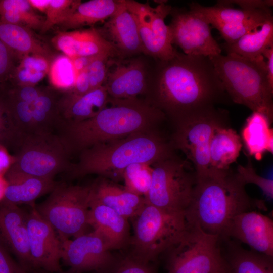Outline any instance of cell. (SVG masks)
<instances>
[{"label": "cell", "instance_id": "836d02e7", "mask_svg": "<svg viewBox=\"0 0 273 273\" xmlns=\"http://www.w3.org/2000/svg\"><path fill=\"white\" fill-rule=\"evenodd\" d=\"M12 122L24 139L34 134L32 106L6 93L1 87Z\"/></svg>", "mask_w": 273, "mask_h": 273}, {"label": "cell", "instance_id": "2e32d148", "mask_svg": "<svg viewBox=\"0 0 273 273\" xmlns=\"http://www.w3.org/2000/svg\"><path fill=\"white\" fill-rule=\"evenodd\" d=\"M27 211L18 205L0 201V240L27 271H33L30 256Z\"/></svg>", "mask_w": 273, "mask_h": 273}, {"label": "cell", "instance_id": "6f0895ef", "mask_svg": "<svg viewBox=\"0 0 273 273\" xmlns=\"http://www.w3.org/2000/svg\"><path fill=\"white\" fill-rule=\"evenodd\" d=\"M1 84H0V87H1Z\"/></svg>", "mask_w": 273, "mask_h": 273}, {"label": "cell", "instance_id": "9f6ffc18", "mask_svg": "<svg viewBox=\"0 0 273 273\" xmlns=\"http://www.w3.org/2000/svg\"><path fill=\"white\" fill-rule=\"evenodd\" d=\"M29 273H80V272H78L71 269L68 268V270H63L62 269L60 271L54 272H48V271H43L41 270H35L31 272H30Z\"/></svg>", "mask_w": 273, "mask_h": 273}, {"label": "cell", "instance_id": "4316f807", "mask_svg": "<svg viewBox=\"0 0 273 273\" xmlns=\"http://www.w3.org/2000/svg\"><path fill=\"white\" fill-rule=\"evenodd\" d=\"M241 138L232 128L222 125L211 136L209 148L210 168L225 170L236 161L242 149Z\"/></svg>", "mask_w": 273, "mask_h": 273}, {"label": "cell", "instance_id": "4fadbf2b", "mask_svg": "<svg viewBox=\"0 0 273 273\" xmlns=\"http://www.w3.org/2000/svg\"><path fill=\"white\" fill-rule=\"evenodd\" d=\"M61 262L80 273H115L121 259L109 250L103 239L94 231L72 240H60Z\"/></svg>", "mask_w": 273, "mask_h": 273}, {"label": "cell", "instance_id": "bcb514c9", "mask_svg": "<svg viewBox=\"0 0 273 273\" xmlns=\"http://www.w3.org/2000/svg\"><path fill=\"white\" fill-rule=\"evenodd\" d=\"M9 252L0 240V273H29L13 259Z\"/></svg>", "mask_w": 273, "mask_h": 273}, {"label": "cell", "instance_id": "7bdbcfd3", "mask_svg": "<svg viewBox=\"0 0 273 273\" xmlns=\"http://www.w3.org/2000/svg\"><path fill=\"white\" fill-rule=\"evenodd\" d=\"M2 88L8 95L19 100L33 104L42 93L44 88L35 86L13 85L7 87L2 85Z\"/></svg>", "mask_w": 273, "mask_h": 273}, {"label": "cell", "instance_id": "484cf974", "mask_svg": "<svg viewBox=\"0 0 273 273\" xmlns=\"http://www.w3.org/2000/svg\"><path fill=\"white\" fill-rule=\"evenodd\" d=\"M0 39L16 58L27 55L42 56L47 59L51 51L33 33L31 29L0 21Z\"/></svg>", "mask_w": 273, "mask_h": 273}, {"label": "cell", "instance_id": "ee69618b", "mask_svg": "<svg viewBox=\"0 0 273 273\" xmlns=\"http://www.w3.org/2000/svg\"><path fill=\"white\" fill-rule=\"evenodd\" d=\"M16 57L0 39V84H6L9 81L16 67Z\"/></svg>", "mask_w": 273, "mask_h": 273}, {"label": "cell", "instance_id": "816d5d0a", "mask_svg": "<svg viewBox=\"0 0 273 273\" xmlns=\"http://www.w3.org/2000/svg\"><path fill=\"white\" fill-rule=\"evenodd\" d=\"M262 56L267 60L265 61L267 79L270 87L273 89V47L267 49Z\"/></svg>", "mask_w": 273, "mask_h": 273}, {"label": "cell", "instance_id": "83f0119b", "mask_svg": "<svg viewBox=\"0 0 273 273\" xmlns=\"http://www.w3.org/2000/svg\"><path fill=\"white\" fill-rule=\"evenodd\" d=\"M226 54H232L241 57L255 60L263 56V52L273 47L272 16L265 20L257 30L249 32L232 43L220 45Z\"/></svg>", "mask_w": 273, "mask_h": 273}, {"label": "cell", "instance_id": "4dcf8cb0", "mask_svg": "<svg viewBox=\"0 0 273 273\" xmlns=\"http://www.w3.org/2000/svg\"><path fill=\"white\" fill-rule=\"evenodd\" d=\"M60 95L51 88H44L32 104L34 134H56L62 121L58 102Z\"/></svg>", "mask_w": 273, "mask_h": 273}, {"label": "cell", "instance_id": "f907efd6", "mask_svg": "<svg viewBox=\"0 0 273 273\" xmlns=\"http://www.w3.org/2000/svg\"><path fill=\"white\" fill-rule=\"evenodd\" d=\"M15 156L9 150L0 145V175L4 176L15 162Z\"/></svg>", "mask_w": 273, "mask_h": 273}, {"label": "cell", "instance_id": "9a60e30c", "mask_svg": "<svg viewBox=\"0 0 273 273\" xmlns=\"http://www.w3.org/2000/svg\"><path fill=\"white\" fill-rule=\"evenodd\" d=\"M35 205H30L27 211L29 249L33 270L60 271L61 240L53 228L38 213Z\"/></svg>", "mask_w": 273, "mask_h": 273}, {"label": "cell", "instance_id": "9c48e42d", "mask_svg": "<svg viewBox=\"0 0 273 273\" xmlns=\"http://www.w3.org/2000/svg\"><path fill=\"white\" fill-rule=\"evenodd\" d=\"M226 112L214 106L198 110L176 117L173 145L180 150L192 162L196 177L210 169L209 148L215 129L224 125Z\"/></svg>", "mask_w": 273, "mask_h": 273}, {"label": "cell", "instance_id": "d590c367", "mask_svg": "<svg viewBox=\"0 0 273 273\" xmlns=\"http://www.w3.org/2000/svg\"><path fill=\"white\" fill-rule=\"evenodd\" d=\"M152 168L145 163H134L124 170V188L138 195L145 197L151 185Z\"/></svg>", "mask_w": 273, "mask_h": 273}, {"label": "cell", "instance_id": "7c38bea8", "mask_svg": "<svg viewBox=\"0 0 273 273\" xmlns=\"http://www.w3.org/2000/svg\"><path fill=\"white\" fill-rule=\"evenodd\" d=\"M166 2L152 8L148 3L124 0L136 19L144 53L160 61L170 60L177 53L172 46L169 27L165 23L172 10Z\"/></svg>", "mask_w": 273, "mask_h": 273}, {"label": "cell", "instance_id": "74e56055", "mask_svg": "<svg viewBox=\"0 0 273 273\" xmlns=\"http://www.w3.org/2000/svg\"><path fill=\"white\" fill-rule=\"evenodd\" d=\"M23 139L12 122L0 87V145L15 152Z\"/></svg>", "mask_w": 273, "mask_h": 273}, {"label": "cell", "instance_id": "1f68e13d", "mask_svg": "<svg viewBox=\"0 0 273 273\" xmlns=\"http://www.w3.org/2000/svg\"><path fill=\"white\" fill-rule=\"evenodd\" d=\"M189 6L190 10L199 15L212 26V28H214L222 25L246 21L265 10L234 9L223 1H218L217 4L213 6H204L195 2L191 3Z\"/></svg>", "mask_w": 273, "mask_h": 273}, {"label": "cell", "instance_id": "ba28073f", "mask_svg": "<svg viewBox=\"0 0 273 273\" xmlns=\"http://www.w3.org/2000/svg\"><path fill=\"white\" fill-rule=\"evenodd\" d=\"M92 185L59 183L42 202L35 205L40 215L55 230L60 240L87 232Z\"/></svg>", "mask_w": 273, "mask_h": 273}, {"label": "cell", "instance_id": "277c9868", "mask_svg": "<svg viewBox=\"0 0 273 273\" xmlns=\"http://www.w3.org/2000/svg\"><path fill=\"white\" fill-rule=\"evenodd\" d=\"M172 155L170 145L160 136L139 132L82 150L68 173L74 178L96 174L116 182L123 180L124 170L130 164H153Z\"/></svg>", "mask_w": 273, "mask_h": 273}, {"label": "cell", "instance_id": "6da1fadb", "mask_svg": "<svg viewBox=\"0 0 273 273\" xmlns=\"http://www.w3.org/2000/svg\"><path fill=\"white\" fill-rule=\"evenodd\" d=\"M155 79L157 107L176 118L214 106L225 93L208 57L177 52L160 61Z\"/></svg>", "mask_w": 273, "mask_h": 273}, {"label": "cell", "instance_id": "f546056e", "mask_svg": "<svg viewBox=\"0 0 273 273\" xmlns=\"http://www.w3.org/2000/svg\"><path fill=\"white\" fill-rule=\"evenodd\" d=\"M272 121L264 114L253 112L247 118L242 131V139L250 155L260 159L263 153L267 151L272 153Z\"/></svg>", "mask_w": 273, "mask_h": 273}, {"label": "cell", "instance_id": "f35d334b", "mask_svg": "<svg viewBox=\"0 0 273 273\" xmlns=\"http://www.w3.org/2000/svg\"><path fill=\"white\" fill-rule=\"evenodd\" d=\"M81 2L78 0H51L41 30L46 32L53 26L60 25Z\"/></svg>", "mask_w": 273, "mask_h": 273}, {"label": "cell", "instance_id": "3957f363", "mask_svg": "<svg viewBox=\"0 0 273 273\" xmlns=\"http://www.w3.org/2000/svg\"><path fill=\"white\" fill-rule=\"evenodd\" d=\"M164 113L156 106L133 99L110 97L107 106L94 117L63 122L57 132L71 154L94 145L148 132Z\"/></svg>", "mask_w": 273, "mask_h": 273}, {"label": "cell", "instance_id": "30bf717a", "mask_svg": "<svg viewBox=\"0 0 273 273\" xmlns=\"http://www.w3.org/2000/svg\"><path fill=\"white\" fill-rule=\"evenodd\" d=\"M152 181L146 202L171 212H185L191 202L196 182L195 171L173 155L152 167Z\"/></svg>", "mask_w": 273, "mask_h": 273}, {"label": "cell", "instance_id": "603a6c76", "mask_svg": "<svg viewBox=\"0 0 273 273\" xmlns=\"http://www.w3.org/2000/svg\"><path fill=\"white\" fill-rule=\"evenodd\" d=\"M92 198L130 220L146 203L145 198L138 195L115 182L100 177L92 185Z\"/></svg>", "mask_w": 273, "mask_h": 273}, {"label": "cell", "instance_id": "f1b7e54d", "mask_svg": "<svg viewBox=\"0 0 273 273\" xmlns=\"http://www.w3.org/2000/svg\"><path fill=\"white\" fill-rule=\"evenodd\" d=\"M120 0H90L80 3L60 25L64 31L92 26L108 19L116 12Z\"/></svg>", "mask_w": 273, "mask_h": 273}, {"label": "cell", "instance_id": "60d3db41", "mask_svg": "<svg viewBox=\"0 0 273 273\" xmlns=\"http://www.w3.org/2000/svg\"><path fill=\"white\" fill-rule=\"evenodd\" d=\"M110 57L107 54L98 55L87 67L90 90L104 85L108 72Z\"/></svg>", "mask_w": 273, "mask_h": 273}, {"label": "cell", "instance_id": "7402d4cb", "mask_svg": "<svg viewBox=\"0 0 273 273\" xmlns=\"http://www.w3.org/2000/svg\"><path fill=\"white\" fill-rule=\"evenodd\" d=\"M110 97L104 85L83 95L64 92L58 102L62 123L77 122L94 117L107 106Z\"/></svg>", "mask_w": 273, "mask_h": 273}, {"label": "cell", "instance_id": "db71d44e", "mask_svg": "<svg viewBox=\"0 0 273 273\" xmlns=\"http://www.w3.org/2000/svg\"><path fill=\"white\" fill-rule=\"evenodd\" d=\"M28 1L33 9L44 13H46L51 2L50 0H28Z\"/></svg>", "mask_w": 273, "mask_h": 273}, {"label": "cell", "instance_id": "5bb4252c", "mask_svg": "<svg viewBox=\"0 0 273 273\" xmlns=\"http://www.w3.org/2000/svg\"><path fill=\"white\" fill-rule=\"evenodd\" d=\"M168 25L172 44L189 55L210 57L221 54L220 45L213 38L210 25L191 10H172Z\"/></svg>", "mask_w": 273, "mask_h": 273}, {"label": "cell", "instance_id": "8d00e7d4", "mask_svg": "<svg viewBox=\"0 0 273 273\" xmlns=\"http://www.w3.org/2000/svg\"><path fill=\"white\" fill-rule=\"evenodd\" d=\"M272 16L270 9L263 10L249 19L235 24L220 25L217 29L225 43H232L245 34L259 28L266 19Z\"/></svg>", "mask_w": 273, "mask_h": 273}, {"label": "cell", "instance_id": "e575fe53", "mask_svg": "<svg viewBox=\"0 0 273 273\" xmlns=\"http://www.w3.org/2000/svg\"><path fill=\"white\" fill-rule=\"evenodd\" d=\"M48 72L50 83L55 88L64 92L72 90L77 74L70 58L65 55L57 56L50 63Z\"/></svg>", "mask_w": 273, "mask_h": 273}, {"label": "cell", "instance_id": "c3c4849f", "mask_svg": "<svg viewBox=\"0 0 273 273\" xmlns=\"http://www.w3.org/2000/svg\"><path fill=\"white\" fill-rule=\"evenodd\" d=\"M228 5L236 4L240 6L241 9L246 10H266L270 9L272 6L273 1H223Z\"/></svg>", "mask_w": 273, "mask_h": 273}, {"label": "cell", "instance_id": "5b68a950", "mask_svg": "<svg viewBox=\"0 0 273 273\" xmlns=\"http://www.w3.org/2000/svg\"><path fill=\"white\" fill-rule=\"evenodd\" d=\"M223 88L235 103L273 118L272 89L263 56L250 60L226 54L209 57Z\"/></svg>", "mask_w": 273, "mask_h": 273}, {"label": "cell", "instance_id": "d6a6232c", "mask_svg": "<svg viewBox=\"0 0 273 273\" xmlns=\"http://www.w3.org/2000/svg\"><path fill=\"white\" fill-rule=\"evenodd\" d=\"M44 19L35 12L28 0H0L2 22L41 30Z\"/></svg>", "mask_w": 273, "mask_h": 273}, {"label": "cell", "instance_id": "681fc988", "mask_svg": "<svg viewBox=\"0 0 273 273\" xmlns=\"http://www.w3.org/2000/svg\"><path fill=\"white\" fill-rule=\"evenodd\" d=\"M90 90L89 80L86 69L77 74L74 87L70 92L77 95H83Z\"/></svg>", "mask_w": 273, "mask_h": 273}, {"label": "cell", "instance_id": "e0dca14e", "mask_svg": "<svg viewBox=\"0 0 273 273\" xmlns=\"http://www.w3.org/2000/svg\"><path fill=\"white\" fill-rule=\"evenodd\" d=\"M225 238L233 239L254 251L273 257V221L258 210L236 216L220 239Z\"/></svg>", "mask_w": 273, "mask_h": 273}, {"label": "cell", "instance_id": "f5cc1de1", "mask_svg": "<svg viewBox=\"0 0 273 273\" xmlns=\"http://www.w3.org/2000/svg\"><path fill=\"white\" fill-rule=\"evenodd\" d=\"M97 56H78L71 58L76 74L86 70L91 62Z\"/></svg>", "mask_w": 273, "mask_h": 273}, {"label": "cell", "instance_id": "7dc6e473", "mask_svg": "<svg viewBox=\"0 0 273 273\" xmlns=\"http://www.w3.org/2000/svg\"><path fill=\"white\" fill-rule=\"evenodd\" d=\"M50 63L47 58L35 55H27L21 59L19 66L47 74L49 70Z\"/></svg>", "mask_w": 273, "mask_h": 273}, {"label": "cell", "instance_id": "d6986e66", "mask_svg": "<svg viewBox=\"0 0 273 273\" xmlns=\"http://www.w3.org/2000/svg\"><path fill=\"white\" fill-rule=\"evenodd\" d=\"M88 223L93 231L103 239L109 250L128 247L131 237L129 220L92 197Z\"/></svg>", "mask_w": 273, "mask_h": 273}, {"label": "cell", "instance_id": "b9f144b4", "mask_svg": "<svg viewBox=\"0 0 273 273\" xmlns=\"http://www.w3.org/2000/svg\"><path fill=\"white\" fill-rule=\"evenodd\" d=\"M46 75L44 73L36 72L18 65L15 68L9 81L13 85L35 86Z\"/></svg>", "mask_w": 273, "mask_h": 273}, {"label": "cell", "instance_id": "f6af8a7d", "mask_svg": "<svg viewBox=\"0 0 273 273\" xmlns=\"http://www.w3.org/2000/svg\"><path fill=\"white\" fill-rule=\"evenodd\" d=\"M115 273H156L151 263L136 260L128 255L121 259Z\"/></svg>", "mask_w": 273, "mask_h": 273}, {"label": "cell", "instance_id": "44dd1931", "mask_svg": "<svg viewBox=\"0 0 273 273\" xmlns=\"http://www.w3.org/2000/svg\"><path fill=\"white\" fill-rule=\"evenodd\" d=\"M104 85L112 98H136L147 87L144 63L140 59L118 62L111 71H108Z\"/></svg>", "mask_w": 273, "mask_h": 273}, {"label": "cell", "instance_id": "ab89813d", "mask_svg": "<svg viewBox=\"0 0 273 273\" xmlns=\"http://www.w3.org/2000/svg\"><path fill=\"white\" fill-rule=\"evenodd\" d=\"M236 174L245 185L247 184H254L259 187L266 197H273V181L258 175L252 164L251 160L248 158L245 166L239 165L237 168Z\"/></svg>", "mask_w": 273, "mask_h": 273}, {"label": "cell", "instance_id": "52a82bcc", "mask_svg": "<svg viewBox=\"0 0 273 273\" xmlns=\"http://www.w3.org/2000/svg\"><path fill=\"white\" fill-rule=\"evenodd\" d=\"M168 273H232L220 247V238L190 224L165 253Z\"/></svg>", "mask_w": 273, "mask_h": 273}, {"label": "cell", "instance_id": "7a4b0ae2", "mask_svg": "<svg viewBox=\"0 0 273 273\" xmlns=\"http://www.w3.org/2000/svg\"><path fill=\"white\" fill-rule=\"evenodd\" d=\"M245 186L230 169L210 168L206 174L196 177L191 202L185 211L188 222L221 238L237 215L266 210L264 202L251 198Z\"/></svg>", "mask_w": 273, "mask_h": 273}, {"label": "cell", "instance_id": "cb8c5ba5", "mask_svg": "<svg viewBox=\"0 0 273 273\" xmlns=\"http://www.w3.org/2000/svg\"><path fill=\"white\" fill-rule=\"evenodd\" d=\"M7 182L3 200L14 204H34L35 201L50 194L59 183L54 179L30 175L9 169L4 176Z\"/></svg>", "mask_w": 273, "mask_h": 273}, {"label": "cell", "instance_id": "ffe728a7", "mask_svg": "<svg viewBox=\"0 0 273 273\" xmlns=\"http://www.w3.org/2000/svg\"><path fill=\"white\" fill-rule=\"evenodd\" d=\"M52 41L57 50L70 58L103 54L111 57L118 55L116 49L98 29L93 27L60 31Z\"/></svg>", "mask_w": 273, "mask_h": 273}, {"label": "cell", "instance_id": "11a10c76", "mask_svg": "<svg viewBox=\"0 0 273 273\" xmlns=\"http://www.w3.org/2000/svg\"><path fill=\"white\" fill-rule=\"evenodd\" d=\"M7 186V182L4 176L0 175V201L3 200L6 188Z\"/></svg>", "mask_w": 273, "mask_h": 273}, {"label": "cell", "instance_id": "8992f818", "mask_svg": "<svg viewBox=\"0 0 273 273\" xmlns=\"http://www.w3.org/2000/svg\"><path fill=\"white\" fill-rule=\"evenodd\" d=\"M130 220L133 235L127 255L145 263H151L165 253L189 226L185 212L166 211L147 202Z\"/></svg>", "mask_w": 273, "mask_h": 273}, {"label": "cell", "instance_id": "8fae6325", "mask_svg": "<svg viewBox=\"0 0 273 273\" xmlns=\"http://www.w3.org/2000/svg\"><path fill=\"white\" fill-rule=\"evenodd\" d=\"M14 153L10 169L36 177L54 179L61 172H68L72 166L71 154L57 134L27 136Z\"/></svg>", "mask_w": 273, "mask_h": 273}, {"label": "cell", "instance_id": "d4e9b609", "mask_svg": "<svg viewBox=\"0 0 273 273\" xmlns=\"http://www.w3.org/2000/svg\"><path fill=\"white\" fill-rule=\"evenodd\" d=\"M220 243L232 273H273V257L246 249L232 238L220 239Z\"/></svg>", "mask_w": 273, "mask_h": 273}, {"label": "cell", "instance_id": "ac0fdd59", "mask_svg": "<svg viewBox=\"0 0 273 273\" xmlns=\"http://www.w3.org/2000/svg\"><path fill=\"white\" fill-rule=\"evenodd\" d=\"M98 30L118 55L124 57L144 53L136 19L124 0H120L117 10Z\"/></svg>", "mask_w": 273, "mask_h": 273}]
</instances>
